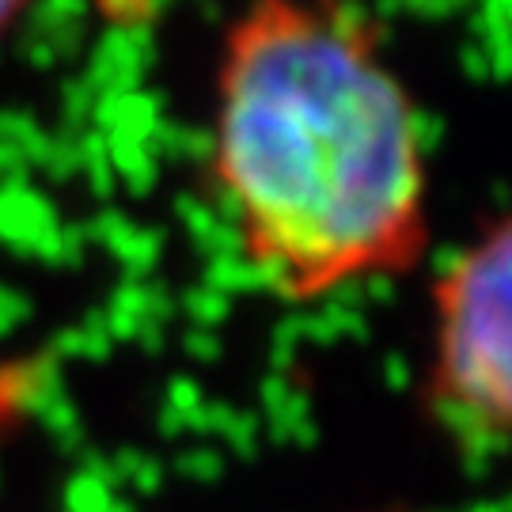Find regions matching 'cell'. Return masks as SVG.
<instances>
[{
  "mask_svg": "<svg viewBox=\"0 0 512 512\" xmlns=\"http://www.w3.org/2000/svg\"><path fill=\"white\" fill-rule=\"evenodd\" d=\"M380 19L262 0L220 35L209 179L247 270L289 304L429 255L421 114Z\"/></svg>",
  "mask_w": 512,
  "mask_h": 512,
  "instance_id": "cell-1",
  "label": "cell"
},
{
  "mask_svg": "<svg viewBox=\"0 0 512 512\" xmlns=\"http://www.w3.org/2000/svg\"><path fill=\"white\" fill-rule=\"evenodd\" d=\"M429 311L433 410L463 437L512 444V213L440 266Z\"/></svg>",
  "mask_w": 512,
  "mask_h": 512,
  "instance_id": "cell-2",
  "label": "cell"
},
{
  "mask_svg": "<svg viewBox=\"0 0 512 512\" xmlns=\"http://www.w3.org/2000/svg\"><path fill=\"white\" fill-rule=\"evenodd\" d=\"M23 16H27V4H0V38L12 35Z\"/></svg>",
  "mask_w": 512,
  "mask_h": 512,
  "instance_id": "cell-3",
  "label": "cell"
}]
</instances>
